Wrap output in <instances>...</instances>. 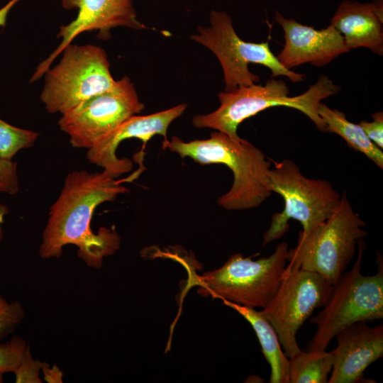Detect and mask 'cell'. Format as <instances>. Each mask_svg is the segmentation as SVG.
<instances>
[{
	"mask_svg": "<svg viewBox=\"0 0 383 383\" xmlns=\"http://www.w3.org/2000/svg\"><path fill=\"white\" fill-rule=\"evenodd\" d=\"M144 108L134 84L125 76L111 89L62 114L58 126L69 136L72 147L88 150Z\"/></svg>",
	"mask_w": 383,
	"mask_h": 383,
	"instance_id": "obj_10",
	"label": "cell"
},
{
	"mask_svg": "<svg viewBox=\"0 0 383 383\" xmlns=\"http://www.w3.org/2000/svg\"><path fill=\"white\" fill-rule=\"evenodd\" d=\"M358 256L352 269L344 272L332 286L323 309L311 322L316 331L307 349L326 350L342 330L357 322L383 318V265L378 255V272L373 275L361 272L365 243H357Z\"/></svg>",
	"mask_w": 383,
	"mask_h": 383,
	"instance_id": "obj_5",
	"label": "cell"
},
{
	"mask_svg": "<svg viewBox=\"0 0 383 383\" xmlns=\"http://www.w3.org/2000/svg\"><path fill=\"white\" fill-rule=\"evenodd\" d=\"M162 148L190 157L201 165L223 164L233 172L231 189L218 197L217 203L227 210H244L257 207L272 192L267 185L272 161L249 141L233 138L221 131L213 132L209 138L184 142L177 136L162 141Z\"/></svg>",
	"mask_w": 383,
	"mask_h": 383,
	"instance_id": "obj_2",
	"label": "cell"
},
{
	"mask_svg": "<svg viewBox=\"0 0 383 383\" xmlns=\"http://www.w3.org/2000/svg\"><path fill=\"white\" fill-rule=\"evenodd\" d=\"M318 113L326 126V132L333 133L349 147L364 154L380 169L383 168V152L366 135L360 124L348 121L344 113L321 102Z\"/></svg>",
	"mask_w": 383,
	"mask_h": 383,
	"instance_id": "obj_18",
	"label": "cell"
},
{
	"mask_svg": "<svg viewBox=\"0 0 383 383\" xmlns=\"http://www.w3.org/2000/svg\"><path fill=\"white\" fill-rule=\"evenodd\" d=\"M3 374L2 373H0V382H3Z\"/></svg>",
	"mask_w": 383,
	"mask_h": 383,
	"instance_id": "obj_29",
	"label": "cell"
},
{
	"mask_svg": "<svg viewBox=\"0 0 383 383\" xmlns=\"http://www.w3.org/2000/svg\"><path fill=\"white\" fill-rule=\"evenodd\" d=\"M340 89L328 77L321 75L306 91L290 96L284 81L270 79L265 85L254 84L220 92L218 108L207 114H196L192 121L196 128H211L238 138L237 130L243 121L268 108L286 106L302 112L318 130L326 132L318 107L323 99L335 95Z\"/></svg>",
	"mask_w": 383,
	"mask_h": 383,
	"instance_id": "obj_3",
	"label": "cell"
},
{
	"mask_svg": "<svg viewBox=\"0 0 383 383\" xmlns=\"http://www.w3.org/2000/svg\"><path fill=\"white\" fill-rule=\"evenodd\" d=\"M335 337L334 362L329 383L363 382L365 370L383 355V326H369L366 322L355 323Z\"/></svg>",
	"mask_w": 383,
	"mask_h": 383,
	"instance_id": "obj_15",
	"label": "cell"
},
{
	"mask_svg": "<svg viewBox=\"0 0 383 383\" xmlns=\"http://www.w3.org/2000/svg\"><path fill=\"white\" fill-rule=\"evenodd\" d=\"M62 4L65 9H77V17L60 27L57 37L62 39L61 42L37 66L30 83L40 79L64 48L84 32L96 30L99 38L106 40L111 38V30L116 27L134 30L146 28L137 18L133 0H62Z\"/></svg>",
	"mask_w": 383,
	"mask_h": 383,
	"instance_id": "obj_12",
	"label": "cell"
},
{
	"mask_svg": "<svg viewBox=\"0 0 383 383\" xmlns=\"http://www.w3.org/2000/svg\"><path fill=\"white\" fill-rule=\"evenodd\" d=\"M288 244L282 242L267 257L253 260L232 255L218 269L194 279L198 292L250 308H264L276 293L286 267Z\"/></svg>",
	"mask_w": 383,
	"mask_h": 383,
	"instance_id": "obj_7",
	"label": "cell"
},
{
	"mask_svg": "<svg viewBox=\"0 0 383 383\" xmlns=\"http://www.w3.org/2000/svg\"><path fill=\"white\" fill-rule=\"evenodd\" d=\"M227 306L235 309L253 328L262 348V352L270 365V383H289V358L281 348L278 335L270 323L253 308L223 300Z\"/></svg>",
	"mask_w": 383,
	"mask_h": 383,
	"instance_id": "obj_17",
	"label": "cell"
},
{
	"mask_svg": "<svg viewBox=\"0 0 383 383\" xmlns=\"http://www.w3.org/2000/svg\"><path fill=\"white\" fill-rule=\"evenodd\" d=\"M267 174L270 191L284 201L281 212L272 216L269 228L263 235L262 245L281 238L289 230V221L300 222L304 232L330 218L339 206L341 194L327 180L305 177L289 159L272 161Z\"/></svg>",
	"mask_w": 383,
	"mask_h": 383,
	"instance_id": "obj_6",
	"label": "cell"
},
{
	"mask_svg": "<svg viewBox=\"0 0 383 383\" xmlns=\"http://www.w3.org/2000/svg\"><path fill=\"white\" fill-rule=\"evenodd\" d=\"M19 190L17 163L0 157V193L16 194Z\"/></svg>",
	"mask_w": 383,
	"mask_h": 383,
	"instance_id": "obj_24",
	"label": "cell"
},
{
	"mask_svg": "<svg viewBox=\"0 0 383 383\" xmlns=\"http://www.w3.org/2000/svg\"><path fill=\"white\" fill-rule=\"evenodd\" d=\"M25 317V311L20 302H9L0 295V340L13 333Z\"/></svg>",
	"mask_w": 383,
	"mask_h": 383,
	"instance_id": "obj_22",
	"label": "cell"
},
{
	"mask_svg": "<svg viewBox=\"0 0 383 383\" xmlns=\"http://www.w3.org/2000/svg\"><path fill=\"white\" fill-rule=\"evenodd\" d=\"M129 189L106 171L75 170L67 175L61 192L50 208L39 254L43 259L59 258L63 248L74 245L88 267L99 269L105 257L114 254L121 239L115 227L91 228L96 208L113 201Z\"/></svg>",
	"mask_w": 383,
	"mask_h": 383,
	"instance_id": "obj_1",
	"label": "cell"
},
{
	"mask_svg": "<svg viewBox=\"0 0 383 383\" xmlns=\"http://www.w3.org/2000/svg\"><path fill=\"white\" fill-rule=\"evenodd\" d=\"M9 213L8 207L0 202V247L3 240V224L4 223L5 216Z\"/></svg>",
	"mask_w": 383,
	"mask_h": 383,
	"instance_id": "obj_28",
	"label": "cell"
},
{
	"mask_svg": "<svg viewBox=\"0 0 383 383\" xmlns=\"http://www.w3.org/2000/svg\"><path fill=\"white\" fill-rule=\"evenodd\" d=\"M28 345L21 337L14 335L0 344V373L13 372L19 365Z\"/></svg>",
	"mask_w": 383,
	"mask_h": 383,
	"instance_id": "obj_21",
	"label": "cell"
},
{
	"mask_svg": "<svg viewBox=\"0 0 383 383\" xmlns=\"http://www.w3.org/2000/svg\"><path fill=\"white\" fill-rule=\"evenodd\" d=\"M42 365L43 362L33 358L30 346L28 345L19 365L13 371L16 382L41 383L39 372Z\"/></svg>",
	"mask_w": 383,
	"mask_h": 383,
	"instance_id": "obj_23",
	"label": "cell"
},
{
	"mask_svg": "<svg viewBox=\"0 0 383 383\" xmlns=\"http://www.w3.org/2000/svg\"><path fill=\"white\" fill-rule=\"evenodd\" d=\"M209 22V27H198V33L192 35L191 39L206 47L218 58L223 72L224 91L260 81V77L250 71V63L268 67L273 78L282 75L294 83L304 80V74L291 71L280 64L268 42L255 43L241 40L227 13L212 11Z\"/></svg>",
	"mask_w": 383,
	"mask_h": 383,
	"instance_id": "obj_9",
	"label": "cell"
},
{
	"mask_svg": "<svg viewBox=\"0 0 383 383\" xmlns=\"http://www.w3.org/2000/svg\"><path fill=\"white\" fill-rule=\"evenodd\" d=\"M60 55L59 62L44 74L40 99L48 112L62 115L115 84L102 48L70 43Z\"/></svg>",
	"mask_w": 383,
	"mask_h": 383,
	"instance_id": "obj_8",
	"label": "cell"
},
{
	"mask_svg": "<svg viewBox=\"0 0 383 383\" xmlns=\"http://www.w3.org/2000/svg\"><path fill=\"white\" fill-rule=\"evenodd\" d=\"M331 289L316 272L294 270L283 274L276 293L260 311L275 330L288 358L301 351L297 332L316 309L324 306Z\"/></svg>",
	"mask_w": 383,
	"mask_h": 383,
	"instance_id": "obj_11",
	"label": "cell"
},
{
	"mask_svg": "<svg viewBox=\"0 0 383 383\" xmlns=\"http://www.w3.org/2000/svg\"><path fill=\"white\" fill-rule=\"evenodd\" d=\"M331 25L342 35L350 50L360 47L383 55L382 2L345 0L337 8Z\"/></svg>",
	"mask_w": 383,
	"mask_h": 383,
	"instance_id": "obj_16",
	"label": "cell"
},
{
	"mask_svg": "<svg viewBox=\"0 0 383 383\" xmlns=\"http://www.w3.org/2000/svg\"><path fill=\"white\" fill-rule=\"evenodd\" d=\"M365 226L343 192L340 204L330 218L299 233L296 246L288 250L289 264L283 274L296 270L313 272L333 286L350 263L358 241L367 235Z\"/></svg>",
	"mask_w": 383,
	"mask_h": 383,
	"instance_id": "obj_4",
	"label": "cell"
},
{
	"mask_svg": "<svg viewBox=\"0 0 383 383\" xmlns=\"http://www.w3.org/2000/svg\"><path fill=\"white\" fill-rule=\"evenodd\" d=\"M19 1L20 0H10L0 9V27L6 25L10 11Z\"/></svg>",
	"mask_w": 383,
	"mask_h": 383,
	"instance_id": "obj_27",
	"label": "cell"
},
{
	"mask_svg": "<svg viewBox=\"0 0 383 383\" xmlns=\"http://www.w3.org/2000/svg\"><path fill=\"white\" fill-rule=\"evenodd\" d=\"M333 362V351L301 350L289 358V383H326Z\"/></svg>",
	"mask_w": 383,
	"mask_h": 383,
	"instance_id": "obj_19",
	"label": "cell"
},
{
	"mask_svg": "<svg viewBox=\"0 0 383 383\" xmlns=\"http://www.w3.org/2000/svg\"><path fill=\"white\" fill-rule=\"evenodd\" d=\"M275 21L284 33V45L277 57L288 70L305 63L323 67L350 51L342 35L331 24L324 29L316 30L287 18L277 11Z\"/></svg>",
	"mask_w": 383,
	"mask_h": 383,
	"instance_id": "obj_14",
	"label": "cell"
},
{
	"mask_svg": "<svg viewBox=\"0 0 383 383\" xmlns=\"http://www.w3.org/2000/svg\"><path fill=\"white\" fill-rule=\"evenodd\" d=\"M41 370L43 378L49 383H62L63 373L55 365L50 367L46 362H43Z\"/></svg>",
	"mask_w": 383,
	"mask_h": 383,
	"instance_id": "obj_26",
	"label": "cell"
},
{
	"mask_svg": "<svg viewBox=\"0 0 383 383\" xmlns=\"http://www.w3.org/2000/svg\"><path fill=\"white\" fill-rule=\"evenodd\" d=\"M372 121L360 123L367 137L379 148H383V113L377 111L372 115Z\"/></svg>",
	"mask_w": 383,
	"mask_h": 383,
	"instance_id": "obj_25",
	"label": "cell"
},
{
	"mask_svg": "<svg viewBox=\"0 0 383 383\" xmlns=\"http://www.w3.org/2000/svg\"><path fill=\"white\" fill-rule=\"evenodd\" d=\"M39 133L13 126L0 118V157L12 160L21 150L30 148Z\"/></svg>",
	"mask_w": 383,
	"mask_h": 383,
	"instance_id": "obj_20",
	"label": "cell"
},
{
	"mask_svg": "<svg viewBox=\"0 0 383 383\" xmlns=\"http://www.w3.org/2000/svg\"><path fill=\"white\" fill-rule=\"evenodd\" d=\"M187 107V104H181L152 114L131 116L88 149L87 160L117 179L133 167L130 159L117 157L116 150L120 143L126 139L138 138L145 145L155 135L167 139L170 125L183 114Z\"/></svg>",
	"mask_w": 383,
	"mask_h": 383,
	"instance_id": "obj_13",
	"label": "cell"
}]
</instances>
